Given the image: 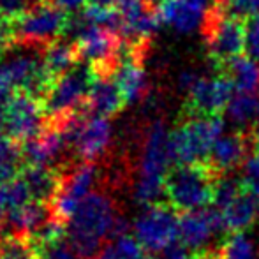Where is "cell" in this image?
<instances>
[{"label":"cell","mask_w":259,"mask_h":259,"mask_svg":"<svg viewBox=\"0 0 259 259\" xmlns=\"http://www.w3.org/2000/svg\"><path fill=\"white\" fill-rule=\"evenodd\" d=\"M118 219L115 203L106 192L94 191L67 222V243L79 259H96L106 249Z\"/></svg>","instance_id":"6da1fadb"},{"label":"cell","mask_w":259,"mask_h":259,"mask_svg":"<svg viewBox=\"0 0 259 259\" xmlns=\"http://www.w3.org/2000/svg\"><path fill=\"white\" fill-rule=\"evenodd\" d=\"M221 175L208 162L177 164L166 175L164 196L178 213L205 210L213 205L215 187Z\"/></svg>","instance_id":"7a4b0ae2"},{"label":"cell","mask_w":259,"mask_h":259,"mask_svg":"<svg viewBox=\"0 0 259 259\" xmlns=\"http://www.w3.org/2000/svg\"><path fill=\"white\" fill-rule=\"evenodd\" d=\"M222 115H184L182 123L169 133V154L175 164H203L224 131Z\"/></svg>","instance_id":"3957f363"},{"label":"cell","mask_w":259,"mask_h":259,"mask_svg":"<svg viewBox=\"0 0 259 259\" xmlns=\"http://www.w3.org/2000/svg\"><path fill=\"white\" fill-rule=\"evenodd\" d=\"M171 162L169 154V133L160 120L148 127L143 143L134 198L140 205H157L160 194H164V182L167 175V164Z\"/></svg>","instance_id":"277c9868"},{"label":"cell","mask_w":259,"mask_h":259,"mask_svg":"<svg viewBox=\"0 0 259 259\" xmlns=\"http://www.w3.org/2000/svg\"><path fill=\"white\" fill-rule=\"evenodd\" d=\"M201 28L206 41L208 57L217 69H222L228 62L245 52V20L224 13L215 2L208 9Z\"/></svg>","instance_id":"5b68a950"},{"label":"cell","mask_w":259,"mask_h":259,"mask_svg":"<svg viewBox=\"0 0 259 259\" xmlns=\"http://www.w3.org/2000/svg\"><path fill=\"white\" fill-rule=\"evenodd\" d=\"M55 79L45 67L42 58L34 52H13L0 55V90L9 94L28 92L45 99Z\"/></svg>","instance_id":"8992f818"},{"label":"cell","mask_w":259,"mask_h":259,"mask_svg":"<svg viewBox=\"0 0 259 259\" xmlns=\"http://www.w3.org/2000/svg\"><path fill=\"white\" fill-rule=\"evenodd\" d=\"M180 89L187 94L184 115H222L236 94L235 83L222 71L210 78L185 71L180 74Z\"/></svg>","instance_id":"52a82bcc"},{"label":"cell","mask_w":259,"mask_h":259,"mask_svg":"<svg viewBox=\"0 0 259 259\" xmlns=\"http://www.w3.org/2000/svg\"><path fill=\"white\" fill-rule=\"evenodd\" d=\"M99 72L90 64H78L74 69L62 74L53 81L48 96L42 99L48 122H55L64 116L85 108L87 97Z\"/></svg>","instance_id":"ba28073f"},{"label":"cell","mask_w":259,"mask_h":259,"mask_svg":"<svg viewBox=\"0 0 259 259\" xmlns=\"http://www.w3.org/2000/svg\"><path fill=\"white\" fill-rule=\"evenodd\" d=\"M71 28L69 13L52 2H37L14 20L16 42L52 45Z\"/></svg>","instance_id":"9c48e42d"},{"label":"cell","mask_w":259,"mask_h":259,"mask_svg":"<svg viewBox=\"0 0 259 259\" xmlns=\"http://www.w3.org/2000/svg\"><path fill=\"white\" fill-rule=\"evenodd\" d=\"M71 28L76 30V48L87 64L94 65L99 74H111L123 50L120 34L106 28L89 25L81 16L71 20Z\"/></svg>","instance_id":"30bf717a"},{"label":"cell","mask_w":259,"mask_h":259,"mask_svg":"<svg viewBox=\"0 0 259 259\" xmlns=\"http://www.w3.org/2000/svg\"><path fill=\"white\" fill-rule=\"evenodd\" d=\"M134 236L148 252H160L180 238V213L167 203L148 206L134 221Z\"/></svg>","instance_id":"8fae6325"},{"label":"cell","mask_w":259,"mask_h":259,"mask_svg":"<svg viewBox=\"0 0 259 259\" xmlns=\"http://www.w3.org/2000/svg\"><path fill=\"white\" fill-rule=\"evenodd\" d=\"M46 120L48 116L45 111V104L39 97L28 92H14L6 111L4 133L13 138L16 143L23 145L46 129Z\"/></svg>","instance_id":"7c38bea8"},{"label":"cell","mask_w":259,"mask_h":259,"mask_svg":"<svg viewBox=\"0 0 259 259\" xmlns=\"http://www.w3.org/2000/svg\"><path fill=\"white\" fill-rule=\"evenodd\" d=\"M97 180V166L94 162H81L71 169L67 175H62L60 185L55 194L53 201L50 203L53 217L67 228L69 219L74 215L78 206L89 194Z\"/></svg>","instance_id":"4fadbf2b"},{"label":"cell","mask_w":259,"mask_h":259,"mask_svg":"<svg viewBox=\"0 0 259 259\" xmlns=\"http://www.w3.org/2000/svg\"><path fill=\"white\" fill-rule=\"evenodd\" d=\"M138 55H140V50L131 48L123 42L122 55L111 72L125 104H134L141 101L148 89L147 72H145Z\"/></svg>","instance_id":"5bb4252c"},{"label":"cell","mask_w":259,"mask_h":259,"mask_svg":"<svg viewBox=\"0 0 259 259\" xmlns=\"http://www.w3.org/2000/svg\"><path fill=\"white\" fill-rule=\"evenodd\" d=\"M221 231H226V226L217 208L180 213V242L187 249H205L208 240Z\"/></svg>","instance_id":"9a60e30c"},{"label":"cell","mask_w":259,"mask_h":259,"mask_svg":"<svg viewBox=\"0 0 259 259\" xmlns=\"http://www.w3.org/2000/svg\"><path fill=\"white\" fill-rule=\"evenodd\" d=\"M62 129L57 123L48 122L46 129L34 140L21 145V162L23 166H48L52 167L67 148Z\"/></svg>","instance_id":"2e32d148"},{"label":"cell","mask_w":259,"mask_h":259,"mask_svg":"<svg viewBox=\"0 0 259 259\" xmlns=\"http://www.w3.org/2000/svg\"><path fill=\"white\" fill-rule=\"evenodd\" d=\"M113 138V125L109 118L99 115L87 116L72 145V150L81 162H94L108 150Z\"/></svg>","instance_id":"e0dca14e"},{"label":"cell","mask_w":259,"mask_h":259,"mask_svg":"<svg viewBox=\"0 0 259 259\" xmlns=\"http://www.w3.org/2000/svg\"><path fill=\"white\" fill-rule=\"evenodd\" d=\"M208 9V0H166L155 11L160 23L169 25L182 34H189L203 27Z\"/></svg>","instance_id":"ac0fdd59"},{"label":"cell","mask_w":259,"mask_h":259,"mask_svg":"<svg viewBox=\"0 0 259 259\" xmlns=\"http://www.w3.org/2000/svg\"><path fill=\"white\" fill-rule=\"evenodd\" d=\"M249 143H250L249 134H243V133L222 134L215 141L213 148H211L210 157H208V164L221 177H224V173L233 171L242 162H245Z\"/></svg>","instance_id":"d6986e66"},{"label":"cell","mask_w":259,"mask_h":259,"mask_svg":"<svg viewBox=\"0 0 259 259\" xmlns=\"http://www.w3.org/2000/svg\"><path fill=\"white\" fill-rule=\"evenodd\" d=\"M125 106L122 92L116 87L111 74H99V78L94 81L92 89L87 97L85 108L87 111H92V115L109 116L116 115Z\"/></svg>","instance_id":"ffe728a7"},{"label":"cell","mask_w":259,"mask_h":259,"mask_svg":"<svg viewBox=\"0 0 259 259\" xmlns=\"http://www.w3.org/2000/svg\"><path fill=\"white\" fill-rule=\"evenodd\" d=\"M219 211L222 213L226 231L229 235L231 233H243L247 228H250L256 222L259 215V198L243 185L242 192L224 210Z\"/></svg>","instance_id":"44dd1931"},{"label":"cell","mask_w":259,"mask_h":259,"mask_svg":"<svg viewBox=\"0 0 259 259\" xmlns=\"http://www.w3.org/2000/svg\"><path fill=\"white\" fill-rule=\"evenodd\" d=\"M21 177L28 184L34 201L52 203L60 185L62 173L48 166H23Z\"/></svg>","instance_id":"7402d4cb"},{"label":"cell","mask_w":259,"mask_h":259,"mask_svg":"<svg viewBox=\"0 0 259 259\" xmlns=\"http://www.w3.org/2000/svg\"><path fill=\"white\" fill-rule=\"evenodd\" d=\"M235 83L236 92L256 94L259 90V62L249 55H240L221 69Z\"/></svg>","instance_id":"603a6c76"},{"label":"cell","mask_w":259,"mask_h":259,"mask_svg":"<svg viewBox=\"0 0 259 259\" xmlns=\"http://www.w3.org/2000/svg\"><path fill=\"white\" fill-rule=\"evenodd\" d=\"M79 52L76 48V42L55 41L46 46V52L42 55L46 71L52 74L53 79L60 78L62 74L69 72L79 64Z\"/></svg>","instance_id":"cb8c5ba5"},{"label":"cell","mask_w":259,"mask_h":259,"mask_svg":"<svg viewBox=\"0 0 259 259\" xmlns=\"http://www.w3.org/2000/svg\"><path fill=\"white\" fill-rule=\"evenodd\" d=\"M32 201H34V198H32L30 187L20 175L0 187V217H6L7 213L20 210Z\"/></svg>","instance_id":"d4e9b609"},{"label":"cell","mask_w":259,"mask_h":259,"mask_svg":"<svg viewBox=\"0 0 259 259\" xmlns=\"http://www.w3.org/2000/svg\"><path fill=\"white\" fill-rule=\"evenodd\" d=\"M257 115V97L254 94L236 92L226 108V116L235 125H247Z\"/></svg>","instance_id":"484cf974"},{"label":"cell","mask_w":259,"mask_h":259,"mask_svg":"<svg viewBox=\"0 0 259 259\" xmlns=\"http://www.w3.org/2000/svg\"><path fill=\"white\" fill-rule=\"evenodd\" d=\"M215 250L217 259H257L252 242L243 233H231Z\"/></svg>","instance_id":"4316f807"},{"label":"cell","mask_w":259,"mask_h":259,"mask_svg":"<svg viewBox=\"0 0 259 259\" xmlns=\"http://www.w3.org/2000/svg\"><path fill=\"white\" fill-rule=\"evenodd\" d=\"M81 18L89 25L106 28V30H109V32H115V34H120V30H122V14H120L118 7H90V6H87L81 14Z\"/></svg>","instance_id":"83f0119b"},{"label":"cell","mask_w":259,"mask_h":259,"mask_svg":"<svg viewBox=\"0 0 259 259\" xmlns=\"http://www.w3.org/2000/svg\"><path fill=\"white\" fill-rule=\"evenodd\" d=\"M118 259H154L150 257V252L145 249V245L136 238L134 235L127 233V235L116 236L113 245H109Z\"/></svg>","instance_id":"f1b7e54d"},{"label":"cell","mask_w":259,"mask_h":259,"mask_svg":"<svg viewBox=\"0 0 259 259\" xmlns=\"http://www.w3.org/2000/svg\"><path fill=\"white\" fill-rule=\"evenodd\" d=\"M219 7L224 13L231 14V16L242 18H252L259 14V0H215Z\"/></svg>","instance_id":"f546056e"},{"label":"cell","mask_w":259,"mask_h":259,"mask_svg":"<svg viewBox=\"0 0 259 259\" xmlns=\"http://www.w3.org/2000/svg\"><path fill=\"white\" fill-rule=\"evenodd\" d=\"M240 180L245 185V189H249L252 194L259 198V152H254L252 155L245 159Z\"/></svg>","instance_id":"4dcf8cb0"},{"label":"cell","mask_w":259,"mask_h":259,"mask_svg":"<svg viewBox=\"0 0 259 259\" xmlns=\"http://www.w3.org/2000/svg\"><path fill=\"white\" fill-rule=\"evenodd\" d=\"M0 162H21V145L6 133H0Z\"/></svg>","instance_id":"1f68e13d"},{"label":"cell","mask_w":259,"mask_h":259,"mask_svg":"<svg viewBox=\"0 0 259 259\" xmlns=\"http://www.w3.org/2000/svg\"><path fill=\"white\" fill-rule=\"evenodd\" d=\"M245 30H247V48L245 52L249 57L256 58L259 62V14L245 20Z\"/></svg>","instance_id":"d6a6232c"},{"label":"cell","mask_w":259,"mask_h":259,"mask_svg":"<svg viewBox=\"0 0 259 259\" xmlns=\"http://www.w3.org/2000/svg\"><path fill=\"white\" fill-rule=\"evenodd\" d=\"M28 9V0H0V16L16 20Z\"/></svg>","instance_id":"836d02e7"},{"label":"cell","mask_w":259,"mask_h":259,"mask_svg":"<svg viewBox=\"0 0 259 259\" xmlns=\"http://www.w3.org/2000/svg\"><path fill=\"white\" fill-rule=\"evenodd\" d=\"M191 254L187 250V247L184 245V243H173L171 247H167V249L160 250V252H157V256L154 259H191Z\"/></svg>","instance_id":"e575fe53"},{"label":"cell","mask_w":259,"mask_h":259,"mask_svg":"<svg viewBox=\"0 0 259 259\" xmlns=\"http://www.w3.org/2000/svg\"><path fill=\"white\" fill-rule=\"evenodd\" d=\"M45 259H79L78 256L74 254V250L71 249V245L69 243H57L55 247L46 252V257Z\"/></svg>","instance_id":"d590c367"},{"label":"cell","mask_w":259,"mask_h":259,"mask_svg":"<svg viewBox=\"0 0 259 259\" xmlns=\"http://www.w3.org/2000/svg\"><path fill=\"white\" fill-rule=\"evenodd\" d=\"M20 164L16 162H0V187L6 185L7 182L14 180L16 177H20Z\"/></svg>","instance_id":"8d00e7d4"},{"label":"cell","mask_w":259,"mask_h":259,"mask_svg":"<svg viewBox=\"0 0 259 259\" xmlns=\"http://www.w3.org/2000/svg\"><path fill=\"white\" fill-rule=\"evenodd\" d=\"M87 4V0H57V6H60L69 14H74Z\"/></svg>","instance_id":"74e56055"},{"label":"cell","mask_w":259,"mask_h":259,"mask_svg":"<svg viewBox=\"0 0 259 259\" xmlns=\"http://www.w3.org/2000/svg\"><path fill=\"white\" fill-rule=\"evenodd\" d=\"M11 96H13V94L6 92V90H0V133H4V122H6V111H7V106H9Z\"/></svg>","instance_id":"f35d334b"},{"label":"cell","mask_w":259,"mask_h":259,"mask_svg":"<svg viewBox=\"0 0 259 259\" xmlns=\"http://www.w3.org/2000/svg\"><path fill=\"white\" fill-rule=\"evenodd\" d=\"M90 7H116V0H87Z\"/></svg>","instance_id":"ab89813d"},{"label":"cell","mask_w":259,"mask_h":259,"mask_svg":"<svg viewBox=\"0 0 259 259\" xmlns=\"http://www.w3.org/2000/svg\"><path fill=\"white\" fill-rule=\"evenodd\" d=\"M249 140H250V143L254 145L256 152H259V123L252 129V133H249Z\"/></svg>","instance_id":"60d3db41"},{"label":"cell","mask_w":259,"mask_h":259,"mask_svg":"<svg viewBox=\"0 0 259 259\" xmlns=\"http://www.w3.org/2000/svg\"><path fill=\"white\" fill-rule=\"evenodd\" d=\"M96 259H118V257L115 256V252H113L111 247H106V249H104L103 252H101Z\"/></svg>","instance_id":"b9f144b4"},{"label":"cell","mask_w":259,"mask_h":259,"mask_svg":"<svg viewBox=\"0 0 259 259\" xmlns=\"http://www.w3.org/2000/svg\"><path fill=\"white\" fill-rule=\"evenodd\" d=\"M166 2V0H145V4H147V6H150L152 9H157V7L160 6V4H164Z\"/></svg>","instance_id":"7bdbcfd3"},{"label":"cell","mask_w":259,"mask_h":259,"mask_svg":"<svg viewBox=\"0 0 259 259\" xmlns=\"http://www.w3.org/2000/svg\"><path fill=\"white\" fill-rule=\"evenodd\" d=\"M256 120H257V123H259V96H257V115H256Z\"/></svg>","instance_id":"ee69618b"},{"label":"cell","mask_w":259,"mask_h":259,"mask_svg":"<svg viewBox=\"0 0 259 259\" xmlns=\"http://www.w3.org/2000/svg\"><path fill=\"white\" fill-rule=\"evenodd\" d=\"M20 259H42V257H37V256H35V257H20Z\"/></svg>","instance_id":"f6af8a7d"},{"label":"cell","mask_w":259,"mask_h":259,"mask_svg":"<svg viewBox=\"0 0 259 259\" xmlns=\"http://www.w3.org/2000/svg\"><path fill=\"white\" fill-rule=\"evenodd\" d=\"M39 2H52V0H39Z\"/></svg>","instance_id":"bcb514c9"},{"label":"cell","mask_w":259,"mask_h":259,"mask_svg":"<svg viewBox=\"0 0 259 259\" xmlns=\"http://www.w3.org/2000/svg\"><path fill=\"white\" fill-rule=\"evenodd\" d=\"M2 53H4V50H2V48H0V55H2Z\"/></svg>","instance_id":"7dc6e473"},{"label":"cell","mask_w":259,"mask_h":259,"mask_svg":"<svg viewBox=\"0 0 259 259\" xmlns=\"http://www.w3.org/2000/svg\"><path fill=\"white\" fill-rule=\"evenodd\" d=\"M208 2H210V0H208ZM213 2H215V0H213Z\"/></svg>","instance_id":"c3c4849f"}]
</instances>
